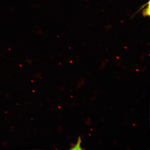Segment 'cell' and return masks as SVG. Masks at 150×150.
Returning <instances> with one entry per match:
<instances>
[{"instance_id": "cell-1", "label": "cell", "mask_w": 150, "mask_h": 150, "mask_svg": "<svg viewBox=\"0 0 150 150\" xmlns=\"http://www.w3.org/2000/svg\"><path fill=\"white\" fill-rule=\"evenodd\" d=\"M150 6L149 4L148 5V6L145 9H144L143 12V15L144 16H149L150 14Z\"/></svg>"}]
</instances>
